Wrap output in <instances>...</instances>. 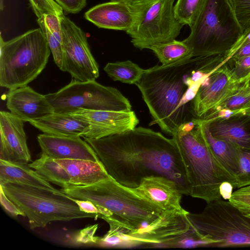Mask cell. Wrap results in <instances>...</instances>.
Here are the masks:
<instances>
[{
	"label": "cell",
	"mask_w": 250,
	"mask_h": 250,
	"mask_svg": "<svg viewBox=\"0 0 250 250\" xmlns=\"http://www.w3.org/2000/svg\"><path fill=\"white\" fill-rule=\"evenodd\" d=\"M83 139L108 175L121 185L135 188L145 177L163 176L175 181L183 194L189 195L186 168L172 138L140 126L101 138Z\"/></svg>",
	"instance_id": "cell-1"
},
{
	"label": "cell",
	"mask_w": 250,
	"mask_h": 250,
	"mask_svg": "<svg viewBox=\"0 0 250 250\" xmlns=\"http://www.w3.org/2000/svg\"><path fill=\"white\" fill-rule=\"evenodd\" d=\"M206 56H189L146 69L135 84L152 118L150 125H158L172 136L182 125L196 118L193 101L210 73L203 64Z\"/></svg>",
	"instance_id": "cell-2"
},
{
	"label": "cell",
	"mask_w": 250,
	"mask_h": 250,
	"mask_svg": "<svg viewBox=\"0 0 250 250\" xmlns=\"http://www.w3.org/2000/svg\"><path fill=\"white\" fill-rule=\"evenodd\" d=\"M171 136L186 168L189 195L208 203L222 199L220 189L224 183L237 188L236 178L213 153L193 120L182 125Z\"/></svg>",
	"instance_id": "cell-3"
},
{
	"label": "cell",
	"mask_w": 250,
	"mask_h": 250,
	"mask_svg": "<svg viewBox=\"0 0 250 250\" xmlns=\"http://www.w3.org/2000/svg\"><path fill=\"white\" fill-rule=\"evenodd\" d=\"M61 190L70 197L90 201L107 209L111 216L102 219L130 231L150 224L164 211L110 177L92 185L70 184Z\"/></svg>",
	"instance_id": "cell-4"
},
{
	"label": "cell",
	"mask_w": 250,
	"mask_h": 250,
	"mask_svg": "<svg viewBox=\"0 0 250 250\" xmlns=\"http://www.w3.org/2000/svg\"><path fill=\"white\" fill-rule=\"evenodd\" d=\"M0 85L9 90L27 86L45 67L50 49L41 29L0 41Z\"/></svg>",
	"instance_id": "cell-5"
},
{
	"label": "cell",
	"mask_w": 250,
	"mask_h": 250,
	"mask_svg": "<svg viewBox=\"0 0 250 250\" xmlns=\"http://www.w3.org/2000/svg\"><path fill=\"white\" fill-rule=\"evenodd\" d=\"M0 187L27 217L32 229L44 228L53 221L101 217L82 211L72 198L63 191L14 183L0 185Z\"/></svg>",
	"instance_id": "cell-6"
},
{
	"label": "cell",
	"mask_w": 250,
	"mask_h": 250,
	"mask_svg": "<svg viewBox=\"0 0 250 250\" xmlns=\"http://www.w3.org/2000/svg\"><path fill=\"white\" fill-rule=\"evenodd\" d=\"M188 37L192 57L228 52L243 32L228 0H207Z\"/></svg>",
	"instance_id": "cell-7"
},
{
	"label": "cell",
	"mask_w": 250,
	"mask_h": 250,
	"mask_svg": "<svg viewBox=\"0 0 250 250\" xmlns=\"http://www.w3.org/2000/svg\"><path fill=\"white\" fill-rule=\"evenodd\" d=\"M196 235L218 247L250 246V218L228 200L211 201L199 213L187 215Z\"/></svg>",
	"instance_id": "cell-8"
},
{
	"label": "cell",
	"mask_w": 250,
	"mask_h": 250,
	"mask_svg": "<svg viewBox=\"0 0 250 250\" xmlns=\"http://www.w3.org/2000/svg\"><path fill=\"white\" fill-rule=\"evenodd\" d=\"M174 0H134L135 19L126 33L140 50L175 40L184 26L176 18Z\"/></svg>",
	"instance_id": "cell-9"
},
{
	"label": "cell",
	"mask_w": 250,
	"mask_h": 250,
	"mask_svg": "<svg viewBox=\"0 0 250 250\" xmlns=\"http://www.w3.org/2000/svg\"><path fill=\"white\" fill-rule=\"evenodd\" d=\"M54 112L68 113L78 108L88 110L129 111V100L117 89L95 81L72 79L58 91L45 95Z\"/></svg>",
	"instance_id": "cell-10"
},
{
	"label": "cell",
	"mask_w": 250,
	"mask_h": 250,
	"mask_svg": "<svg viewBox=\"0 0 250 250\" xmlns=\"http://www.w3.org/2000/svg\"><path fill=\"white\" fill-rule=\"evenodd\" d=\"M62 36V71L72 79L81 82L96 80L99 76V65L90 49L84 32L69 18L60 17Z\"/></svg>",
	"instance_id": "cell-11"
},
{
	"label": "cell",
	"mask_w": 250,
	"mask_h": 250,
	"mask_svg": "<svg viewBox=\"0 0 250 250\" xmlns=\"http://www.w3.org/2000/svg\"><path fill=\"white\" fill-rule=\"evenodd\" d=\"M188 212L184 209L164 210L145 227L120 231L126 235L132 246L152 244L176 247L180 241L193 230L187 216Z\"/></svg>",
	"instance_id": "cell-12"
},
{
	"label": "cell",
	"mask_w": 250,
	"mask_h": 250,
	"mask_svg": "<svg viewBox=\"0 0 250 250\" xmlns=\"http://www.w3.org/2000/svg\"><path fill=\"white\" fill-rule=\"evenodd\" d=\"M233 72L227 68L213 69L203 81L192 103L196 118L206 117L240 87Z\"/></svg>",
	"instance_id": "cell-13"
},
{
	"label": "cell",
	"mask_w": 250,
	"mask_h": 250,
	"mask_svg": "<svg viewBox=\"0 0 250 250\" xmlns=\"http://www.w3.org/2000/svg\"><path fill=\"white\" fill-rule=\"evenodd\" d=\"M88 125L83 138L98 139L135 128L139 121L135 112L78 108L68 113Z\"/></svg>",
	"instance_id": "cell-14"
},
{
	"label": "cell",
	"mask_w": 250,
	"mask_h": 250,
	"mask_svg": "<svg viewBox=\"0 0 250 250\" xmlns=\"http://www.w3.org/2000/svg\"><path fill=\"white\" fill-rule=\"evenodd\" d=\"M24 122L10 112H0V160L25 164L31 161Z\"/></svg>",
	"instance_id": "cell-15"
},
{
	"label": "cell",
	"mask_w": 250,
	"mask_h": 250,
	"mask_svg": "<svg viewBox=\"0 0 250 250\" xmlns=\"http://www.w3.org/2000/svg\"><path fill=\"white\" fill-rule=\"evenodd\" d=\"M130 189L139 197L164 211L184 209L181 206L183 193L178 184L166 177L152 175L145 177L138 187Z\"/></svg>",
	"instance_id": "cell-16"
},
{
	"label": "cell",
	"mask_w": 250,
	"mask_h": 250,
	"mask_svg": "<svg viewBox=\"0 0 250 250\" xmlns=\"http://www.w3.org/2000/svg\"><path fill=\"white\" fill-rule=\"evenodd\" d=\"M6 104L11 113L25 122L36 121L54 112L45 95L28 85L9 90Z\"/></svg>",
	"instance_id": "cell-17"
},
{
	"label": "cell",
	"mask_w": 250,
	"mask_h": 250,
	"mask_svg": "<svg viewBox=\"0 0 250 250\" xmlns=\"http://www.w3.org/2000/svg\"><path fill=\"white\" fill-rule=\"evenodd\" d=\"M37 140L41 153L54 159L99 161L92 147L80 136H56L43 133L39 135Z\"/></svg>",
	"instance_id": "cell-18"
},
{
	"label": "cell",
	"mask_w": 250,
	"mask_h": 250,
	"mask_svg": "<svg viewBox=\"0 0 250 250\" xmlns=\"http://www.w3.org/2000/svg\"><path fill=\"white\" fill-rule=\"evenodd\" d=\"M84 18L99 28L126 32L134 23L135 13L131 1H111L92 7Z\"/></svg>",
	"instance_id": "cell-19"
},
{
	"label": "cell",
	"mask_w": 250,
	"mask_h": 250,
	"mask_svg": "<svg viewBox=\"0 0 250 250\" xmlns=\"http://www.w3.org/2000/svg\"><path fill=\"white\" fill-rule=\"evenodd\" d=\"M205 142L223 166L236 177L239 169L240 148L229 142L212 136L209 122L205 119H193Z\"/></svg>",
	"instance_id": "cell-20"
},
{
	"label": "cell",
	"mask_w": 250,
	"mask_h": 250,
	"mask_svg": "<svg viewBox=\"0 0 250 250\" xmlns=\"http://www.w3.org/2000/svg\"><path fill=\"white\" fill-rule=\"evenodd\" d=\"M29 123L43 133L63 136L83 137L87 131V123L67 113H53Z\"/></svg>",
	"instance_id": "cell-21"
},
{
	"label": "cell",
	"mask_w": 250,
	"mask_h": 250,
	"mask_svg": "<svg viewBox=\"0 0 250 250\" xmlns=\"http://www.w3.org/2000/svg\"><path fill=\"white\" fill-rule=\"evenodd\" d=\"M68 174L72 185L88 186L110 177L100 161L55 159Z\"/></svg>",
	"instance_id": "cell-22"
},
{
	"label": "cell",
	"mask_w": 250,
	"mask_h": 250,
	"mask_svg": "<svg viewBox=\"0 0 250 250\" xmlns=\"http://www.w3.org/2000/svg\"><path fill=\"white\" fill-rule=\"evenodd\" d=\"M14 183L62 192L54 188L28 164L0 159V185Z\"/></svg>",
	"instance_id": "cell-23"
},
{
	"label": "cell",
	"mask_w": 250,
	"mask_h": 250,
	"mask_svg": "<svg viewBox=\"0 0 250 250\" xmlns=\"http://www.w3.org/2000/svg\"><path fill=\"white\" fill-rule=\"evenodd\" d=\"M209 129L214 137L231 143L242 149H250V131L239 121L210 120Z\"/></svg>",
	"instance_id": "cell-24"
},
{
	"label": "cell",
	"mask_w": 250,
	"mask_h": 250,
	"mask_svg": "<svg viewBox=\"0 0 250 250\" xmlns=\"http://www.w3.org/2000/svg\"><path fill=\"white\" fill-rule=\"evenodd\" d=\"M37 23L47 41L54 62L62 70L63 49L60 17L44 14L38 18Z\"/></svg>",
	"instance_id": "cell-25"
},
{
	"label": "cell",
	"mask_w": 250,
	"mask_h": 250,
	"mask_svg": "<svg viewBox=\"0 0 250 250\" xmlns=\"http://www.w3.org/2000/svg\"><path fill=\"white\" fill-rule=\"evenodd\" d=\"M28 166L49 182L62 188L71 184L70 177L65 169L54 158L47 155L41 153L39 158L29 164Z\"/></svg>",
	"instance_id": "cell-26"
},
{
	"label": "cell",
	"mask_w": 250,
	"mask_h": 250,
	"mask_svg": "<svg viewBox=\"0 0 250 250\" xmlns=\"http://www.w3.org/2000/svg\"><path fill=\"white\" fill-rule=\"evenodd\" d=\"M151 50L162 65H167L188 57H192V50L185 40H175L151 45Z\"/></svg>",
	"instance_id": "cell-27"
},
{
	"label": "cell",
	"mask_w": 250,
	"mask_h": 250,
	"mask_svg": "<svg viewBox=\"0 0 250 250\" xmlns=\"http://www.w3.org/2000/svg\"><path fill=\"white\" fill-rule=\"evenodd\" d=\"M104 69L114 81L131 84L138 83L146 70L129 60L108 62Z\"/></svg>",
	"instance_id": "cell-28"
},
{
	"label": "cell",
	"mask_w": 250,
	"mask_h": 250,
	"mask_svg": "<svg viewBox=\"0 0 250 250\" xmlns=\"http://www.w3.org/2000/svg\"><path fill=\"white\" fill-rule=\"evenodd\" d=\"M222 109L236 111L239 115L250 114V89L240 85L236 91L228 96L205 118L210 116Z\"/></svg>",
	"instance_id": "cell-29"
},
{
	"label": "cell",
	"mask_w": 250,
	"mask_h": 250,
	"mask_svg": "<svg viewBox=\"0 0 250 250\" xmlns=\"http://www.w3.org/2000/svg\"><path fill=\"white\" fill-rule=\"evenodd\" d=\"M207 0H177L174 5L177 20L191 28L201 13Z\"/></svg>",
	"instance_id": "cell-30"
},
{
	"label": "cell",
	"mask_w": 250,
	"mask_h": 250,
	"mask_svg": "<svg viewBox=\"0 0 250 250\" xmlns=\"http://www.w3.org/2000/svg\"><path fill=\"white\" fill-rule=\"evenodd\" d=\"M243 32V36L250 32V0H228Z\"/></svg>",
	"instance_id": "cell-31"
},
{
	"label": "cell",
	"mask_w": 250,
	"mask_h": 250,
	"mask_svg": "<svg viewBox=\"0 0 250 250\" xmlns=\"http://www.w3.org/2000/svg\"><path fill=\"white\" fill-rule=\"evenodd\" d=\"M228 201L250 218V185L238 188L232 192Z\"/></svg>",
	"instance_id": "cell-32"
},
{
	"label": "cell",
	"mask_w": 250,
	"mask_h": 250,
	"mask_svg": "<svg viewBox=\"0 0 250 250\" xmlns=\"http://www.w3.org/2000/svg\"><path fill=\"white\" fill-rule=\"evenodd\" d=\"M237 188L250 185V149L240 148Z\"/></svg>",
	"instance_id": "cell-33"
},
{
	"label": "cell",
	"mask_w": 250,
	"mask_h": 250,
	"mask_svg": "<svg viewBox=\"0 0 250 250\" xmlns=\"http://www.w3.org/2000/svg\"><path fill=\"white\" fill-rule=\"evenodd\" d=\"M29 1L38 18L44 14H54L59 17L63 15L62 9L54 0H29Z\"/></svg>",
	"instance_id": "cell-34"
},
{
	"label": "cell",
	"mask_w": 250,
	"mask_h": 250,
	"mask_svg": "<svg viewBox=\"0 0 250 250\" xmlns=\"http://www.w3.org/2000/svg\"><path fill=\"white\" fill-rule=\"evenodd\" d=\"M98 228V225L95 224L81 229L73 236L72 241L77 244L97 243L99 237L95 234Z\"/></svg>",
	"instance_id": "cell-35"
},
{
	"label": "cell",
	"mask_w": 250,
	"mask_h": 250,
	"mask_svg": "<svg viewBox=\"0 0 250 250\" xmlns=\"http://www.w3.org/2000/svg\"><path fill=\"white\" fill-rule=\"evenodd\" d=\"M72 199L78 205L80 209L84 212L101 215V218L102 217H111L112 215L110 211L98 205L94 204L90 201L81 200L74 198H72Z\"/></svg>",
	"instance_id": "cell-36"
},
{
	"label": "cell",
	"mask_w": 250,
	"mask_h": 250,
	"mask_svg": "<svg viewBox=\"0 0 250 250\" xmlns=\"http://www.w3.org/2000/svg\"><path fill=\"white\" fill-rule=\"evenodd\" d=\"M67 13L76 14L86 5L87 0H54Z\"/></svg>",
	"instance_id": "cell-37"
},
{
	"label": "cell",
	"mask_w": 250,
	"mask_h": 250,
	"mask_svg": "<svg viewBox=\"0 0 250 250\" xmlns=\"http://www.w3.org/2000/svg\"><path fill=\"white\" fill-rule=\"evenodd\" d=\"M0 204L5 210L9 214L14 216L18 215L24 216L23 212L14 202L8 198L0 187Z\"/></svg>",
	"instance_id": "cell-38"
},
{
	"label": "cell",
	"mask_w": 250,
	"mask_h": 250,
	"mask_svg": "<svg viewBox=\"0 0 250 250\" xmlns=\"http://www.w3.org/2000/svg\"><path fill=\"white\" fill-rule=\"evenodd\" d=\"M249 56H250V43L243 45L240 47L231 58L235 60Z\"/></svg>",
	"instance_id": "cell-39"
},
{
	"label": "cell",
	"mask_w": 250,
	"mask_h": 250,
	"mask_svg": "<svg viewBox=\"0 0 250 250\" xmlns=\"http://www.w3.org/2000/svg\"><path fill=\"white\" fill-rule=\"evenodd\" d=\"M235 64L236 69L241 70H245L250 71V56L245 57L237 60H235Z\"/></svg>",
	"instance_id": "cell-40"
},
{
	"label": "cell",
	"mask_w": 250,
	"mask_h": 250,
	"mask_svg": "<svg viewBox=\"0 0 250 250\" xmlns=\"http://www.w3.org/2000/svg\"><path fill=\"white\" fill-rule=\"evenodd\" d=\"M250 43V32L245 36H242L241 39L231 48L230 51L235 52L242 46Z\"/></svg>",
	"instance_id": "cell-41"
},
{
	"label": "cell",
	"mask_w": 250,
	"mask_h": 250,
	"mask_svg": "<svg viewBox=\"0 0 250 250\" xmlns=\"http://www.w3.org/2000/svg\"><path fill=\"white\" fill-rule=\"evenodd\" d=\"M239 83L244 88L250 89V71L245 77L238 79Z\"/></svg>",
	"instance_id": "cell-42"
},
{
	"label": "cell",
	"mask_w": 250,
	"mask_h": 250,
	"mask_svg": "<svg viewBox=\"0 0 250 250\" xmlns=\"http://www.w3.org/2000/svg\"><path fill=\"white\" fill-rule=\"evenodd\" d=\"M134 0H111V1H122V2H130Z\"/></svg>",
	"instance_id": "cell-43"
}]
</instances>
